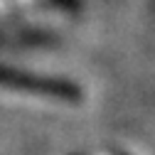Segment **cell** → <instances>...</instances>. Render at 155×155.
Masks as SVG:
<instances>
[{"instance_id": "obj_1", "label": "cell", "mask_w": 155, "mask_h": 155, "mask_svg": "<svg viewBox=\"0 0 155 155\" xmlns=\"http://www.w3.org/2000/svg\"><path fill=\"white\" fill-rule=\"evenodd\" d=\"M0 86L17 89V91H30L35 96H47V99L64 101V104H79L81 101V89L71 81L37 76V74L10 69V67H0Z\"/></svg>"}, {"instance_id": "obj_2", "label": "cell", "mask_w": 155, "mask_h": 155, "mask_svg": "<svg viewBox=\"0 0 155 155\" xmlns=\"http://www.w3.org/2000/svg\"><path fill=\"white\" fill-rule=\"evenodd\" d=\"M113 155H126V153H121V150H116V153H113Z\"/></svg>"}]
</instances>
